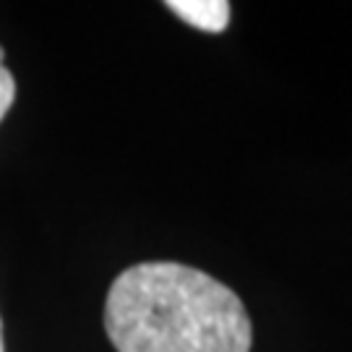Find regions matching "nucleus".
I'll return each mask as SVG.
<instances>
[{
	"mask_svg": "<svg viewBox=\"0 0 352 352\" xmlns=\"http://www.w3.org/2000/svg\"><path fill=\"white\" fill-rule=\"evenodd\" d=\"M13 100H16V81H13V74L3 63V47H0V120L11 110Z\"/></svg>",
	"mask_w": 352,
	"mask_h": 352,
	"instance_id": "nucleus-3",
	"label": "nucleus"
},
{
	"mask_svg": "<svg viewBox=\"0 0 352 352\" xmlns=\"http://www.w3.org/2000/svg\"><path fill=\"white\" fill-rule=\"evenodd\" d=\"M118 352H251L240 298L193 266L146 261L126 269L104 302Z\"/></svg>",
	"mask_w": 352,
	"mask_h": 352,
	"instance_id": "nucleus-1",
	"label": "nucleus"
},
{
	"mask_svg": "<svg viewBox=\"0 0 352 352\" xmlns=\"http://www.w3.org/2000/svg\"><path fill=\"white\" fill-rule=\"evenodd\" d=\"M0 352H3V324H0Z\"/></svg>",
	"mask_w": 352,
	"mask_h": 352,
	"instance_id": "nucleus-4",
	"label": "nucleus"
},
{
	"mask_svg": "<svg viewBox=\"0 0 352 352\" xmlns=\"http://www.w3.org/2000/svg\"><path fill=\"white\" fill-rule=\"evenodd\" d=\"M167 8L201 32H225L230 24L227 0H170Z\"/></svg>",
	"mask_w": 352,
	"mask_h": 352,
	"instance_id": "nucleus-2",
	"label": "nucleus"
}]
</instances>
